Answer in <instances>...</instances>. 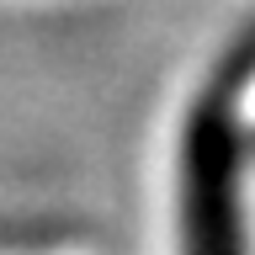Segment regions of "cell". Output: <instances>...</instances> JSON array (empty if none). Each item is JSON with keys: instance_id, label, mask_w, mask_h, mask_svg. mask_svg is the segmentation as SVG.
<instances>
[{"instance_id": "6da1fadb", "label": "cell", "mask_w": 255, "mask_h": 255, "mask_svg": "<svg viewBox=\"0 0 255 255\" xmlns=\"http://www.w3.org/2000/svg\"><path fill=\"white\" fill-rule=\"evenodd\" d=\"M234 117L223 96H207L186 123V149H181V234L186 255H245L239 239V197H234Z\"/></svg>"}]
</instances>
